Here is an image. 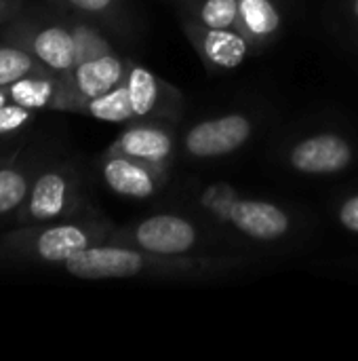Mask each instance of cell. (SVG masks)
<instances>
[{"mask_svg":"<svg viewBox=\"0 0 358 361\" xmlns=\"http://www.w3.org/2000/svg\"><path fill=\"white\" fill-rule=\"evenodd\" d=\"M243 256H167L118 243L91 245L63 262L65 273L78 279H184L200 281L241 271Z\"/></svg>","mask_w":358,"mask_h":361,"instance_id":"1","label":"cell"},{"mask_svg":"<svg viewBox=\"0 0 358 361\" xmlns=\"http://www.w3.org/2000/svg\"><path fill=\"white\" fill-rule=\"evenodd\" d=\"M114 231L103 218H68L46 224H23L0 237V262L63 267V262L91 247L106 243Z\"/></svg>","mask_w":358,"mask_h":361,"instance_id":"2","label":"cell"},{"mask_svg":"<svg viewBox=\"0 0 358 361\" xmlns=\"http://www.w3.org/2000/svg\"><path fill=\"white\" fill-rule=\"evenodd\" d=\"M200 203L217 222L257 243H276L293 228V218L276 203L262 199H243L226 184H213L203 190Z\"/></svg>","mask_w":358,"mask_h":361,"instance_id":"3","label":"cell"},{"mask_svg":"<svg viewBox=\"0 0 358 361\" xmlns=\"http://www.w3.org/2000/svg\"><path fill=\"white\" fill-rule=\"evenodd\" d=\"M209 237L205 228L181 214H154L143 220L114 226L108 243L137 247L167 256H190L207 247Z\"/></svg>","mask_w":358,"mask_h":361,"instance_id":"4","label":"cell"},{"mask_svg":"<svg viewBox=\"0 0 358 361\" xmlns=\"http://www.w3.org/2000/svg\"><path fill=\"white\" fill-rule=\"evenodd\" d=\"M80 180L68 165L46 167L36 171L30 195L17 220L21 224H46L74 218L80 207Z\"/></svg>","mask_w":358,"mask_h":361,"instance_id":"5","label":"cell"},{"mask_svg":"<svg viewBox=\"0 0 358 361\" xmlns=\"http://www.w3.org/2000/svg\"><path fill=\"white\" fill-rule=\"evenodd\" d=\"M6 38L23 47L44 70L65 76L76 68L74 36L65 19L61 21H23L19 15L6 23Z\"/></svg>","mask_w":358,"mask_h":361,"instance_id":"6","label":"cell"},{"mask_svg":"<svg viewBox=\"0 0 358 361\" xmlns=\"http://www.w3.org/2000/svg\"><path fill=\"white\" fill-rule=\"evenodd\" d=\"M255 123L245 112H228L222 116L194 123L179 140L184 157L194 161L224 159L249 144Z\"/></svg>","mask_w":358,"mask_h":361,"instance_id":"7","label":"cell"},{"mask_svg":"<svg viewBox=\"0 0 358 361\" xmlns=\"http://www.w3.org/2000/svg\"><path fill=\"white\" fill-rule=\"evenodd\" d=\"M129 59L118 53H106L101 57L78 63L70 74L63 76L61 93L55 110L78 112L87 99L103 95L114 87L122 85L129 74Z\"/></svg>","mask_w":358,"mask_h":361,"instance_id":"8","label":"cell"},{"mask_svg":"<svg viewBox=\"0 0 358 361\" xmlns=\"http://www.w3.org/2000/svg\"><path fill=\"white\" fill-rule=\"evenodd\" d=\"M354 146L348 137L321 131L300 137L285 152L287 165L304 176H335L354 163Z\"/></svg>","mask_w":358,"mask_h":361,"instance_id":"9","label":"cell"},{"mask_svg":"<svg viewBox=\"0 0 358 361\" xmlns=\"http://www.w3.org/2000/svg\"><path fill=\"white\" fill-rule=\"evenodd\" d=\"M127 87L135 110V118H152L173 125L181 121L186 108V99L181 91L169 85L158 74H154L150 68L131 61L127 74Z\"/></svg>","mask_w":358,"mask_h":361,"instance_id":"10","label":"cell"},{"mask_svg":"<svg viewBox=\"0 0 358 361\" xmlns=\"http://www.w3.org/2000/svg\"><path fill=\"white\" fill-rule=\"evenodd\" d=\"M177 148L179 140L175 135L173 123L135 118L127 123V127L118 133V137L110 144L108 150L171 169L175 163Z\"/></svg>","mask_w":358,"mask_h":361,"instance_id":"11","label":"cell"},{"mask_svg":"<svg viewBox=\"0 0 358 361\" xmlns=\"http://www.w3.org/2000/svg\"><path fill=\"white\" fill-rule=\"evenodd\" d=\"M99 171L101 180L114 195L141 201L160 192V188L169 180L171 169L106 150L99 159Z\"/></svg>","mask_w":358,"mask_h":361,"instance_id":"12","label":"cell"},{"mask_svg":"<svg viewBox=\"0 0 358 361\" xmlns=\"http://www.w3.org/2000/svg\"><path fill=\"white\" fill-rule=\"evenodd\" d=\"M184 32L203 59L211 70L226 72L234 70L245 63L251 53V42L238 30L226 27H209L192 19H184Z\"/></svg>","mask_w":358,"mask_h":361,"instance_id":"13","label":"cell"},{"mask_svg":"<svg viewBox=\"0 0 358 361\" xmlns=\"http://www.w3.org/2000/svg\"><path fill=\"white\" fill-rule=\"evenodd\" d=\"M283 27V17L274 0H241L238 32L253 49L268 47L276 40Z\"/></svg>","mask_w":358,"mask_h":361,"instance_id":"14","label":"cell"},{"mask_svg":"<svg viewBox=\"0 0 358 361\" xmlns=\"http://www.w3.org/2000/svg\"><path fill=\"white\" fill-rule=\"evenodd\" d=\"M63 76H57L49 70H40L34 74H27L19 80H15L8 89L11 102L40 112V110H55L57 99L61 93Z\"/></svg>","mask_w":358,"mask_h":361,"instance_id":"15","label":"cell"},{"mask_svg":"<svg viewBox=\"0 0 358 361\" xmlns=\"http://www.w3.org/2000/svg\"><path fill=\"white\" fill-rule=\"evenodd\" d=\"M78 112L87 114L91 118H97L103 123H116V125H127V123L135 121V110L131 104L127 80L122 85L114 87L112 91L103 93V95L87 99Z\"/></svg>","mask_w":358,"mask_h":361,"instance_id":"16","label":"cell"},{"mask_svg":"<svg viewBox=\"0 0 358 361\" xmlns=\"http://www.w3.org/2000/svg\"><path fill=\"white\" fill-rule=\"evenodd\" d=\"M36 171L25 165H2L0 167V218L13 216L25 203Z\"/></svg>","mask_w":358,"mask_h":361,"instance_id":"17","label":"cell"},{"mask_svg":"<svg viewBox=\"0 0 358 361\" xmlns=\"http://www.w3.org/2000/svg\"><path fill=\"white\" fill-rule=\"evenodd\" d=\"M241 0H190L186 2L188 19L209 27L238 30Z\"/></svg>","mask_w":358,"mask_h":361,"instance_id":"18","label":"cell"},{"mask_svg":"<svg viewBox=\"0 0 358 361\" xmlns=\"http://www.w3.org/2000/svg\"><path fill=\"white\" fill-rule=\"evenodd\" d=\"M72 36H74V49H76V66L95 57H101L106 53H112V44L108 42V38L87 19L74 13V17L65 19Z\"/></svg>","mask_w":358,"mask_h":361,"instance_id":"19","label":"cell"},{"mask_svg":"<svg viewBox=\"0 0 358 361\" xmlns=\"http://www.w3.org/2000/svg\"><path fill=\"white\" fill-rule=\"evenodd\" d=\"M44 70L23 47L15 42L0 44V87H11L15 80Z\"/></svg>","mask_w":358,"mask_h":361,"instance_id":"20","label":"cell"},{"mask_svg":"<svg viewBox=\"0 0 358 361\" xmlns=\"http://www.w3.org/2000/svg\"><path fill=\"white\" fill-rule=\"evenodd\" d=\"M36 112L27 110L15 102H8L0 106V137H11L17 135L19 131L27 129L34 121Z\"/></svg>","mask_w":358,"mask_h":361,"instance_id":"21","label":"cell"},{"mask_svg":"<svg viewBox=\"0 0 358 361\" xmlns=\"http://www.w3.org/2000/svg\"><path fill=\"white\" fill-rule=\"evenodd\" d=\"M70 11L87 19H112L120 11V0H61Z\"/></svg>","mask_w":358,"mask_h":361,"instance_id":"22","label":"cell"},{"mask_svg":"<svg viewBox=\"0 0 358 361\" xmlns=\"http://www.w3.org/2000/svg\"><path fill=\"white\" fill-rule=\"evenodd\" d=\"M335 216H338V222L342 224V228H346V231L357 233L358 235V192L357 195L346 197L338 205Z\"/></svg>","mask_w":358,"mask_h":361,"instance_id":"23","label":"cell"},{"mask_svg":"<svg viewBox=\"0 0 358 361\" xmlns=\"http://www.w3.org/2000/svg\"><path fill=\"white\" fill-rule=\"evenodd\" d=\"M21 13L19 0H0V23H8Z\"/></svg>","mask_w":358,"mask_h":361,"instance_id":"24","label":"cell"},{"mask_svg":"<svg viewBox=\"0 0 358 361\" xmlns=\"http://www.w3.org/2000/svg\"><path fill=\"white\" fill-rule=\"evenodd\" d=\"M348 8H350L352 19L358 23V0H348Z\"/></svg>","mask_w":358,"mask_h":361,"instance_id":"25","label":"cell"},{"mask_svg":"<svg viewBox=\"0 0 358 361\" xmlns=\"http://www.w3.org/2000/svg\"><path fill=\"white\" fill-rule=\"evenodd\" d=\"M11 102V95H8V89L6 87H0V106L8 104Z\"/></svg>","mask_w":358,"mask_h":361,"instance_id":"26","label":"cell"},{"mask_svg":"<svg viewBox=\"0 0 358 361\" xmlns=\"http://www.w3.org/2000/svg\"><path fill=\"white\" fill-rule=\"evenodd\" d=\"M184 2H190V0H184Z\"/></svg>","mask_w":358,"mask_h":361,"instance_id":"27","label":"cell"}]
</instances>
